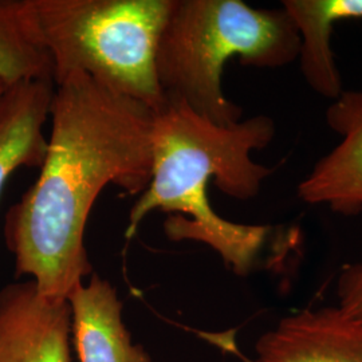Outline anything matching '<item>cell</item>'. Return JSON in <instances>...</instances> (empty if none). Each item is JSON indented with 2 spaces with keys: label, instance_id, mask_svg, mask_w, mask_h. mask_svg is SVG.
I'll use <instances>...</instances> for the list:
<instances>
[{
  "label": "cell",
  "instance_id": "6da1fadb",
  "mask_svg": "<svg viewBox=\"0 0 362 362\" xmlns=\"http://www.w3.org/2000/svg\"><path fill=\"white\" fill-rule=\"evenodd\" d=\"M50 119L38 179L8 209L4 239L16 278L67 299L93 275L85 230L97 197L110 184L141 194L151 181L155 112L74 73L57 85Z\"/></svg>",
  "mask_w": 362,
  "mask_h": 362
},
{
  "label": "cell",
  "instance_id": "7a4b0ae2",
  "mask_svg": "<svg viewBox=\"0 0 362 362\" xmlns=\"http://www.w3.org/2000/svg\"><path fill=\"white\" fill-rule=\"evenodd\" d=\"M275 134L274 119L264 115L219 125L182 103L165 101L155 112L151 181L130 209L125 236L133 238L146 215L161 211L169 214L164 230L170 240L204 243L236 275H248L272 228L219 216L207 185L214 180L236 200L258 196L274 169L255 163L251 153L269 146Z\"/></svg>",
  "mask_w": 362,
  "mask_h": 362
},
{
  "label": "cell",
  "instance_id": "3957f363",
  "mask_svg": "<svg viewBox=\"0 0 362 362\" xmlns=\"http://www.w3.org/2000/svg\"><path fill=\"white\" fill-rule=\"evenodd\" d=\"M299 49L297 28L284 8H255L242 0H175L156 70L165 101L233 125L243 110L223 91L226 64L236 57L240 65L278 69L297 61Z\"/></svg>",
  "mask_w": 362,
  "mask_h": 362
},
{
  "label": "cell",
  "instance_id": "277c9868",
  "mask_svg": "<svg viewBox=\"0 0 362 362\" xmlns=\"http://www.w3.org/2000/svg\"><path fill=\"white\" fill-rule=\"evenodd\" d=\"M175 0H33L55 85L74 73L146 105L165 104L156 55Z\"/></svg>",
  "mask_w": 362,
  "mask_h": 362
},
{
  "label": "cell",
  "instance_id": "5b68a950",
  "mask_svg": "<svg viewBox=\"0 0 362 362\" xmlns=\"http://www.w3.org/2000/svg\"><path fill=\"white\" fill-rule=\"evenodd\" d=\"M67 299H50L28 279L0 290V362H71Z\"/></svg>",
  "mask_w": 362,
  "mask_h": 362
},
{
  "label": "cell",
  "instance_id": "8992f818",
  "mask_svg": "<svg viewBox=\"0 0 362 362\" xmlns=\"http://www.w3.org/2000/svg\"><path fill=\"white\" fill-rule=\"evenodd\" d=\"M326 122L341 136V143L299 182L298 197L354 216L362 212V90L342 91L327 107Z\"/></svg>",
  "mask_w": 362,
  "mask_h": 362
},
{
  "label": "cell",
  "instance_id": "52a82bcc",
  "mask_svg": "<svg viewBox=\"0 0 362 362\" xmlns=\"http://www.w3.org/2000/svg\"><path fill=\"white\" fill-rule=\"evenodd\" d=\"M252 362H362V322L339 306L303 309L260 337Z\"/></svg>",
  "mask_w": 362,
  "mask_h": 362
},
{
  "label": "cell",
  "instance_id": "ba28073f",
  "mask_svg": "<svg viewBox=\"0 0 362 362\" xmlns=\"http://www.w3.org/2000/svg\"><path fill=\"white\" fill-rule=\"evenodd\" d=\"M67 302L79 362H152L148 351L132 341L122 320L124 305L109 281L93 274Z\"/></svg>",
  "mask_w": 362,
  "mask_h": 362
},
{
  "label": "cell",
  "instance_id": "9c48e42d",
  "mask_svg": "<svg viewBox=\"0 0 362 362\" xmlns=\"http://www.w3.org/2000/svg\"><path fill=\"white\" fill-rule=\"evenodd\" d=\"M52 79L21 81L0 95V194L16 169L40 168L46 158Z\"/></svg>",
  "mask_w": 362,
  "mask_h": 362
},
{
  "label": "cell",
  "instance_id": "30bf717a",
  "mask_svg": "<svg viewBox=\"0 0 362 362\" xmlns=\"http://www.w3.org/2000/svg\"><path fill=\"white\" fill-rule=\"evenodd\" d=\"M0 79L7 85L52 79V59L39 34L33 0H0Z\"/></svg>",
  "mask_w": 362,
  "mask_h": 362
},
{
  "label": "cell",
  "instance_id": "8fae6325",
  "mask_svg": "<svg viewBox=\"0 0 362 362\" xmlns=\"http://www.w3.org/2000/svg\"><path fill=\"white\" fill-rule=\"evenodd\" d=\"M338 306L362 322V260L341 269L337 281Z\"/></svg>",
  "mask_w": 362,
  "mask_h": 362
},
{
  "label": "cell",
  "instance_id": "7c38bea8",
  "mask_svg": "<svg viewBox=\"0 0 362 362\" xmlns=\"http://www.w3.org/2000/svg\"><path fill=\"white\" fill-rule=\"evenodd\" d=\"M7 86H8V85H7L4 81H1V79H0V95L3 94V91L6 90V88H7Z\"/></svg>",
  "mask_w": 362,
  "mask_h": 362
}]
</instances>
